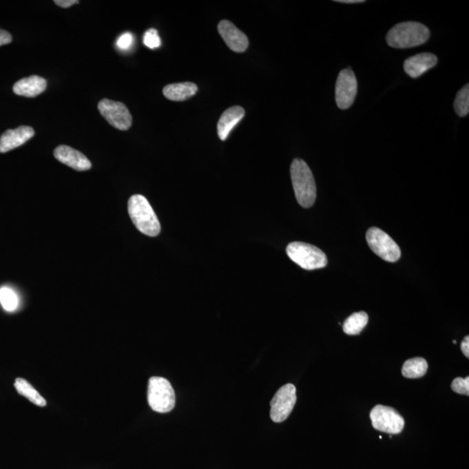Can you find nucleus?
Returning a JSON list of instances; mask_svg holds the SVG:
<instances>
[{"label":"nucleus","mask_w":469,"mask_h":469,"mask_svg":"<svg viewBox=\"0 0 469 469\" xmlns=\"http://www.w3.org/2000/svg\"><path fill=\"white\" fill-rule=\"evenodd\" d=\"M144 44L149 49L158 48L161 45V39L156 29H149L145 33Z\"/></svg>","instance_id":"23"},{"label":"nucleus","mask_w":469,"mask_h":469,"mask_svg":"<svg viewBox=\"0 0 469 469\" xmlns=\"http://www.w3.org/2000/svg\"><path fill=\"white\" fill-rule=\"evenodd\" d=\"M430 31L418 22H404L389 30L386 41L391 48L407 49L415 48L428 41Z\"/></svg>","instance_id":"2"},{"label":"nucleus","mask_w":469,"mask_h":469,"mask_svg":"<svg viewBox=\"0 0 469 469\" xmlns=\"http://www.w3.org/2000/svg\"><path fill=\"white\" fill-rule=\"evenodd\" d=\"M48 85L45 79L39 76H31L29 78L21 79L13 85V92L19 96L26 98H35V96L44 92Z\"/></svg>","instance_id":"16"},{"label":"nucleus","mask_w":469,"mask_h":469,"mask_svg":"<svg viewBox=\"0 0 469 469\" xmlns=\"http://www.w3.org/2000/svg\"><path fill=\"white\" fill-rule=\"evenodd\" d=\"M371 420L375 429L390 435L400 434L405 425L404 417L395 409L384 405L372 409Z\"/></svg>","instance_id":"7"},{"label":"nucleus","mask_w":469,"mask_h":469,"mask_svg":"<svg viewBox=\"0 0 469 469\" xmlns=\"http://www.w3.org/2000/svg\"><path fill=\"white\" fill-rule=\"evenodd\" d=\"M367 242L375 254L384 260L395 262L401 258V249L387 233L377 227H372L366 234Z\"/></svg>","instance_id":"6"},{"label":"nucleus","mask_w":469,"mask_h":469,"mask_svg":"<svg viewBox=\"0 0 469 469\" xmlns=\"http://www.w3.org/2000/svg\"><path fill=\"white\" fill-rule=\"evenodd\" d=\"M12 41V35L8 32L0 30V46L10 44Z\"/></svg>","instance_id":"26"},{"label":"nucleus","mask_w":469,"mask_h":469,"mask_svg":"<svg viewBox=\"0 0 469 469\" xmlns=\"http://www.w3.org/2000/svg\"><path fill=\"white\" fill-rule=\"evenodd\" d=\"M34 129L29 126H21L8 129L0 136V153H6L19 147L34 136Z\"/></svg>","instance_id":"14"},{"label":"nucleus","mask_w":469,"mask_h":469,"mask_svg":"<svg viewBox=\"0 0 469 469\" xmlns=\"http://www.w3.org/2000/svg\"><path fill=\"white\" fill-rule=\"evenodd\" d=\"M461 349L462 351V353L464 354L465 357L468 358L469 357V337L467 335L463 339V341H462L461 344Z\"/></svg>","instance_id":"28"},{"label":"nucleus","mask_w":469,"mask_h":469,"mask_svg":"<svg viewBox=\"0 0 469 469\" xmlns=\"http://www.w3.org/2000/svg\"><path fill=\"white\" fill-rule=\"evenodd\" d=\"M198 85L191 82L177 83L166 85L163 93L166 98L171 101H185L195 96Z\"/></svg>","instance_id":"17"},{"label":"nucleus","mask_w":469,"mask_h":469,"mask_svg":"<svg viewBox=\"0 0 469 469\" xmlns=\"http://www.w3.org/2000/svg\"><path fill=\"white\" fill-rule=\"evenodd\" d=\"M428 368V362L424 358L415 357L408 359L402 366V374L406 378H421L427 373Z\"/></svg>","instance_id":"19"},{"label":"nucleus","mask_w":469,"mask_h":469,"mask_svg":"<svg viewBox=\"0 0 469 469\" xmlns=\"http://www.w3.org/2000/svg\"><path fill=\"white\" fill-rule=\"evenodd\" d=\"M54 3L61 8H68L70 6L79 4V1L78 0H55Z\"/></svg>","instance_id":"27"},{"label":"nucleus","mask_w":469,"mask_h":469,"mask_svg":"<svg viewBox=\"0 0 469 469\" xmlns=\"http://www.w3.org/2000/svg\"><path fill=\"white\" fill-rule=\"evenodd\" d=\"M342 3V4H359V3H364V0H337V1Z\"/></svg>","instance_id":"29"},{"label":"nucleus","mask_w":469,"mask_h":469,"mask_svg":"<svg viewBox=\"0 0 469 469\" xmlns=\"http://www.w3.org/2000/svg\"><path fill=\"white\" fill-rule=\"evenodd\" d=\"M357 93V81L351 68L342 70L339 73L335 84V101L341 110L351 108L354 104Z\"/></svg>","instance_id":"10"},{"label":"nucleus","mask_w":469,"mask_h":469,"mask_svg":"<svg viewBox=\"0 0 469 469\" xmlns=\"http://www.w3.org/2000/svg\"><path fill=\"white\" fill-rule=\"evenodd\" d=\"M438 63L437 56L433 53L424 52L406 59L404 71L409 76L417 79L428 70L434 68Z\"/></svg>","instance_id":"13"},{"label":"nucleus","mask_w":469,"mask_h":469,"mask_svg":"<svg viewBox=\"0 0 469 469\" xmlns=\"http://www.w3.org/2000/svg\"><path fill=\"white\" fill-rule=\"evenodd\" d=\"M218 32L228 48L235 52H244L249 46V39L244 32L229 21L218 24Z\"/></svg>","instance_id":"11"},{"label":"nucleus","mask_w":469,"mask_h":469,"mask_svg":"<svg viewBox=\"0 0 469 469\" xmlns=\"http://www.w3.org/2000/svg\"><path fill=\"white\" fill-rule=\"evenodd\" d=\"M455 112L459 116H466L469 112V85H466L458 92L454 103Z\"/></svg>","instance_id":"22"},{"label":"nucleus","mask_w":469,"mask_h":469,"mask_svg":"<svg viewBox=\"0 0 469 469\" xmlns=\"http://www.w3.org/2000/svg\"><path fill=\"white\" fill-rule=\"evenodd\" d=\"M288 257L304 269L313 271L324 268L328 264L327 256L314 245L302 242H293L286 249Z\"/></svg>","instance_id":"4"},{"label":"nucleus","mask_w":469,"mask_h":469,"mask_svg":"<svg viewBox=\"0 0 469 469\" xmlns=\"http://www.w3.org/2000/svg\"><path fill=\"white\" fill-rule=\"evenodd\" d=\"M297 402V388L291 384L282 386L271 402V418L273 421L282 422L291 414Z\"/></svg>","instance_id":"8"},{"label":"nucleus","mask_w":469,"mask_h":469,"mask_svg":"<svg viewBox=\"0 0 469 469\" xmlns=\"http://www.w3.org/2000/svg\"><path fill=\"white\" fill-rule=\"evenodd\" d=\"M148 402L152 410L168 413L175 407L176 395L167 379L153 377L149 380Z\"/></svg>","instance_id":"5"},{"label":"nucleus","mask_w":469,"mask_h":469,"mask_svg":"<svg viewBox=\"0 0 469 469\" xmlns=\"http://www.w3.org/2000/svg\"><path fill=\"white\" fill-rule=\"evenodd\" d=\"M452 390L460 395H469V377L455 378L451 384Z\"/></svg>","instance_id":"25"},{"label":"nucleus","mask_w":469,"mask_h":469,"mask_svg":"<svg viewBox=\"0 0 469 469\" xmlns=\"http://www.w3.org/2000/svg\"><path fill=\"white\" fill-rule=\"evenodd\" d=\"M134 45V36L131 32H125L116 39V46L121 51L127 52Z\"/></svg>","instance_id":"24"},{"label":"nucleus","mask_w":469,"mask_h":469,"mask_svg":"<svg viewBox=\"0 0 469 469\" xmlns=\"http://www.w3.org/2000/svg\"><path fill=\"white\" fill-rule=\"evenodd\" d=\"M245 111L241 106H232L222 113L218 123V134L221 140L228 138L229 133L244 118Z\"/></svg>","instance_id":"15"},{"label":"nucleus","mask_w":469,"mask_h":469,"mask_svg":"<svg viewBox=\"0 0 469 469\" xmlns=\"http://www.w3.org/2000/svg\"><path fill=\"white\" fill-rule=\"evenodd\" d=\"M128 211L133 224L143 234L149 237L159 235L161 231L160 222L144 196H132L128 201Z\"/></svg>","instance_id":"3"},{"label":"nucleus","mask_w":469,"mask_h":469,"mask_svg":"<svg viewBox=\"0 0 469 469\" xmlns=\"http://www.w3.org/2000/svg\"><path fill=\"white\" fill-rule=\"evenodd\" d=\"M291 176L295 198L304 208H311L317 199V185L309 165L295 158L291 166Z\"/></svg>","instance_id":"1"},{"label":"nucleus","mask_w":469,"mask_h":469,"mask_svg":"<svg viewBox=\"0 0 469 469\" xmlns=\"http://www.w3.org/2000/svg\"><path fill=\"white\" fill-rule=\"evenodd\" d=\"M98 111L105 121L116 129L127 131L132 124V116L121 102L103 99L98 103Z\"/></svg>","instance_id":"9"},{"label":"nucleus","mask_w":469,"mask_h":469,"mask_svg":"<svg viewBox=\"0 0 469 469\" xmlns=\"http://www.w3.org/2000/svg\"><path fill=\"white\" fill-rule=\"evenodd\" d=\"M368 322L367 313L361 311L354 313L351 317L346 319L342 329L345 334L355 335L361 333Z\"/></svg>","instance_id":"20"},{"label":"nucleus","mask_w":469,"mask_h":469,"mask_svg":"<svg viewBox=\"0 0 469 469\" xmlns=\"http://www.w3.org/2000/svg\"><path fill=\"white\" fill-rule=\"evenodd\" d=\"M0 304L6 311H14L19 307L18 295L11 288L2 287L0 289Z\"/></svg>","instance_id":"21"},{"label":"nucleus","mask_w":469,"mask_h":469,"mask_svg":"<svg viewBox=\"0 0 469 469\" xmlns=\"http://www.w3.org/2000/svg\"><path fill=\"white\" fill-rule=\"evenodd\" d=\"M14 387L19 395L28 398L33 404L39 406V407H45L48 404L45 399L43 398L42 395L36 390V388L25 379L17 378Z\"/></svg>","instance_id":"18"},{"label":"nucleus","mask_w":469,"mask_h":469,"mask_svg":"<svg viewBox=\"0 0 469 469\" xmlns=\"http://www.w3.org/2000/svg\"><path fill=\"white\" fill-rule=\"evenodd\" d=\"M54 156L62 164L69 166L79 171H88L92 163L81 152L67 145H59L54 151Z\"/></svg>","instance_id":"12"}]
</instances>
